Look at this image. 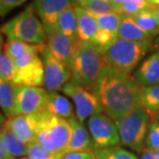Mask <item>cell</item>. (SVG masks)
<instances>
[{
    "mask_svg": "<svg viewBox=\"0 0 159 159\" xmlns=\"http://www.w3.org/2000/svg\"><path fill=\"white\" fill-rule=\"evenodd\" d=\"M0 33L7 39L31 44H45L47 39L45 29L36 16L33 3H30L22 12L0 26Z\"/></svg>",
    "mask_w": 159,
    "mask_h": 159,
    "instance_id": "cell-3",
    "label": "cell"
},
{
    "mask_svg": "<svg viewBox=\"0 0 159 159\" xmlns=\"http://www.w3.org/2000/svg\"><path fill=\"white\" fill-rule=\"evenodd\" d=\"M156 118H158V119H159V115H158V116H157V117H156Z\"/></svg>",
    "mask_w": 159,
    "mask_h": 159,
    "instance_id": "cell-47",
    "label": "cell"
},
{
    "mask_svg": "<svg viewBox=\"0 0 159 159\" xmlns=\"http://www.w3.org/2000/svg\"><path fill=\"white\" fill-rule=\"evenodd\" d=\"M133 19L139 27L150 35L152 38L159 35V21L154 12V8H148L134 15Z\"/></svg>",
    "mask_w": 159,
    "mask_h": 159,
    "instance_id": "cell-24",
    "label": "cell"
},
{
    "mask_svg": "<svg viewBox=\"0 0 159 159\" xmlns=\"http://www.w3.org/2000/svg\"><path fill=\"white\" fill-rule=\"evenodd\" d=\"M35 12L41 21L46 34L57 30L60 15L66 8L75 4L74 0H34L32 2Z\"/></svg>",
    "mask_w": 159,
    "mask_h": 159,
    "instance_id": "cell-12",
    "label": "cell"
},
{
    "mask_svg": "<svg viewBox=\"0 0 159 159\" xmlns=\"http://www.w3.org/2000/svg\"><path fill=\"white\" fill-rule=\"evenodd\" d=\"M0 110L6 118L16 116V84L0 78Z\"/></svg>",
    "mask_w": 159,
    "mask_h": 159,
    "instance_id": "cell-20",
    "label": "cell"
},
{
    "mask_svg": "<svg viewBox=\"0 0 159 159\" xmlns=\"http://www.w3.org/2000/svg\"><path fill=\"white\" fill-rule=\"evenodd\" d=\"M71 136V125L64 118L44 111L37 129L36 141L50 152L65 153Z\"/></svg>",
    "mask_w": 159,
    "mask_h": 159,
    "instance_id": "cell-6",
    "label": "cell"
},
{
    "mask_svg": "<svg viewBox=\"0 0 159 159\" xmlns=\"http://www.w3.org/2000/svg\"><path fill=\"white\" fill-rule=\"evenodd\" d=\"M71 125V136L65 152H93V145L89 129L76 117L68 120Z\"/></svg>",
    "mask_w": 159,
    "mask_h": 159,
    "instance_id": "cell-15",
    "label": "cell"
},
{
    "mask_svg": "<svg viewBox=\"0 0 159 159\" xmlns=\"http://www.w3.org/2000/svg\"><path fill=\"white\" fill-rule=\"evenodd\" d=\"M75 4L66 8L60 15L57 22V30H59L67 36L71 37V38L79 40L78 34H77L78 23H77V16L75 12V8H74Z\"/></svg>",
    "mask_w": 159,
    "mask_h": 159,
    "instance_id": "cell-22",
    "label": "cell"
},
{
    "mask_svg": "<svg viewBox=\"0 0 159 159\" xmlns=\"http://www.w3.org/2000/svg\"><path fill=\"white\" fill-rule=\"evenodd\" d=\"M41 113L30 115H16L8 118L3 126L16 134L23 142L30 144L36 141L37 129H38Z\"/></svg>",
    "mask_w": 159,
    "mask_h": 159,
    "instance_id": "cell-14",
    "label": "cell"
},
{
    "mask_svg": "<svg viewBox=\"0 0 159 159\" xmlns=\"http://www.w3.org/2000/svg\"><path fill=\"white\" fill-rule=\"evenodd\" d=\"M118 38L133 42H152V37L143 31L136 21L130 16H124L121 21L119 30H118Z\"/></svg>",
    "mask_w": 159,
    "mask_h": 159,
    "instance_id": "cell-18",
    "label": "cell"
},
{
    "mask_svg": "<svg viewBox=\"0 0 159 159\" xmlns=\"http://www.w3.org/2000/svg\"><path fill=\"white\" fill-rule=\"evenodd\" d=\"M48 91L34 86L16 85V115L39 114L46 111Z\"/></svg>",
    "mask_w": 159,
    "mask_h": 159,
    "instance_id": "cell-10",
    "label": "cell"
},
{
    "mask_svg": "<svg viewBox=\"0 0 159 159\" xmlns=\"http://www.w3.org/2000/svg\"><path fill=\"white\" fill-rule=\"evenodd\" d=\"M2 129H3V124H2V123H0V133L2 131Z\"/></svg>",
    "mask_w": 159,
    "mask_h": 159,
    "instance_id": "cell-44",
    "label": "cell"
},
{
    "mask_svg": "<svg viewBox=\"0 0 159 159\" xmlns=\"http://www.w3.org/2000/svg\"><path fill=\"white\" fill-rule=\"evenodd\" d=\"M134 77L143 87L159 84V49L149 56L139 66Z\"/></svg>",
    "mask_w": 159,
    "mask_h": 159,
    "instance_id": "cell-16",
    "label": "cell"
},
{
    "mask_svg": "<svg viewBox=\"0 0 159 159\" xmlns=\"http://www.w3.org/2000/svg\"><path fill=\"white\" fill-rule=\"evenodd\" d=\"M105 52L93 42L79 41L71 63V81L93 89L105 66Z\"/></svg>",
    "mask_w": 159,
    "mask_h": 159,
    "instance_id": "cell-2",
    "label": "cell"
},
{
    "mask_svg": "<svg viewBox=\"0 0 159 159\" xmlns=\"http://www.w3.org/2000/svg\"><path fill=\"white\" fill-rule=\"evenodd\" d=\"M142 104L152 119L159 115V84L143 87Z\"/></svg>",
    "mask_w": 159,
    "mask_h": 159,
    "instance_id": "cell-26",
    "label": "cell"
},
{
    "mask_svg": "<svg viewBox=\"0 0 159 159\" xmlns=\"http://www.w3.org/2000/svg\"><path fill=\"white\" fill-rule=\"evenodd\" d=\"M64 153H55L43 148L38 142H32L28 144L27 157L30 159H62Z\"/></svg>",
    "mask_w": 159,
    "mask_h": 159,
    "instance_id": "cell-29",
    "label": "cell"
},
{
    "mask_svg": "<svg viewBox=\"0 0 159 159\" xmlns=\"http://www.w3.org/2000/svg\"><path fill=\"white\" fill-rule=\"evenodd\" d=\"M93 154L97 159H139L134 153L120 146L94 150Z\"/></svg>",
    "mask_w": 159,
    "mask_h": 159,
    "instance_id": "cell-27",
    "label": "cell"
},
{
    "mask_svg": "<svg viewBox=\"0 0 159 159\" xmlns=\"http://www.w3.org/2000/svg\"><path fill=\"white\" fill-rule=\"evenodd\" d=\"M41 52L37 50L27 52L13 60L16 65V77L13 84L22 86L40 87L43 84L44 68Z\"/></svg>",
    "mask_w": 159,
    "mask_h": 159,
    "instance_id": "cell-7",
    "label": "cell"
},
{
    "mask_svg": "<svg viewBox=\"0 0 159 159\" xmlns=\"http://www.w3.org/2000/svg\"><path fill=\"white\" fill-rule=\"evenodd\" d=\"M5 116H4V115H2V113L1 112H0V123H2V124H4L5 123V118H4Z\"/></svg>",
    "mask_w": 159,
    "mask_h": 159,
    "instance_id": "cell-40",
    "label": "cell"
},
{
    "mask_svg": "<svg viewBox=\"0 0 159 159\" xmlns=\"http://www.w3.org/2000/svg\"><path fill=\"white\" fill-rule=\"evenodd\" d=\"M74 1H75V3H76V1H78V0H74Z\"/></svg>",
    "mask_w": 159,
    "mask_h": 159,
    "instance_id": "cell-46",
    "label": "cell"
},
{
    "mask_svg": "<svg viewBox=\"0 0 159 159\" xmlns=\"http://www.w3.org/2000/svg\"><path fill=\"white\" fill-rule=\"evenodd\" d=\"M0 159H15L7 151H6V149L1 143V141H0Z\"/></svg>",
    "mask_w": 159,
    "mask_h": 159,
    "instance_id": "cell-36",
    "label": "cell"
},
{
    "mask_svg": "<svg viewBox=\"0 0 159 159\" xmlns=\"http://www.w3.org/2000/svg\"><path fill=\"white\" fill-rule=\"evenodd\" d=\"M16 77V65L4 52H0V78L13 83Z\"/></svg>",
    "mask_w": 159,
    "mask_h": 159,
    "instance_id": "cell-30",
    "label": "cell"
},
{
    "mask_svg": "<svg viewBox=\"0 0 159 159\" xmlns=\"http://www.w3.org/2000/svg\"><path fill=\"white\" fill-rule=\"evenodd\" d=\"M93 16L96 18L100 29L108 30V31L112 32L118 36V30H119L123 15H120V13H108V15H100Z\"/></svg>",
    "mask_w": 159,
    "mask_h": 159,
    "instance_id": "cell-28",
    "label": "cell"
},
{
    "mask_svg": "<svg viewBox=\"0 0 159 159\" xmlns=\"http://www.w3.org/2000/svg\"><path fill=\"white\" fill-rule=\"evenodd\" d=\"M154 12H155V15H156L158 21H159V7H155L154 8Z\"/></svg>",
    "mask_w": 159,
    "mask_h": 159,
    "instance_id": "cell-41",
    "label": "cell"
},
{
    "mask_svg": "<svg viewBox=\"0 0 159 159\" xmlns=\"http://www.w3.org/2000/svg\"><path fill=\"white\" fill-rule=\"evenodd\" d=\"M153 42H133L116 38L105 52L107 65L123 73L130 74L143 57L153 49Z\"/></svg>",
    "mask_w": 159,
    "mask_h": 159,
    "instance_id": "cell-5",
    "label": "cell"
},
{
    "mask_svg": "<svg viewBox=\"0 0 159 159\" xmlns=\"http://www.w3.org/2000/svg\"><path fill=\"white\" fill-rule=\"evenodd\" d=\"M145 149L150 151H159V119L151 120L146 138Z\"/></svg>",
    "mask_w": 159,
    "mask_h": 159,
    "instance_id": "cell-32",
    "label": "cell"
},
{
    "mask_svg": "<svg viewBox=\"0 0 159 159\" xmlns=\"http://www.w3.org/2000/svg\"><path fill=\"white\" fill-rule=\"evenodd\" d=\"M20 159H30L29 157H27V156H25V157H22V158H20Z\"/></svg>",
    "mask_w": 159,
    "mask_h": 159,
    "instance_id": "cell-45",
    "label": "cell"
},
{
    "mask_svg": "<svg viewBox=\"0 0 159 159\" xmlns=\"http://www.w3.org/2000/svg\"><path fill=\"white\" fill-rule=\"evenodd\" d=\"M62 159H96L93 152H65Z\"/></svg>",
    "mask_w": 159,
    "mask_h": 159,
    "instance_id": "cell-35",
    "label": "cell"
},
{
    "mask_svg": "<svg viewBox=\"0 0 159 159\" xmlns=\"http://www.w3.org/2000/svg\"><path fill=\"white\" fill-rule=\"evenodd\" d=\"M27 0H0V18H4L13 8L22 5Z\"/></svg>",
    "mask_w": 159,
    "mask_h": 159,
    "instance_id": "cell-34",
    "label": "cell"
},
{
    "mask_svg": "<svg viewBox=\"0 0 159 159\" xmlns=\"http://www.w3.org/2000/svg\"><path fill=\"white\" fill-rule=\"evenodd\" d=\"M96 159H97V158H96Z\"/></svg>",
    "mask_w": 159,
    "mask_h": 159,
    "instance_id": "cell-48",
    "label": "cell"
},
{
    "mask_svg": "<svg viewBox=\"0 0 159 159\" xmlns=\"http://www.w3.org/2000/svg\"><path fill=\"white\" fill-rule=\"evenodd\" d=\"M120 13L124 16H134L137 13L148 8H153L147 0H128L127 2L119 5Z\"/></svg>",
    "mask_w": 159,
    "mask_h": 159,
    "instance_id": "cell-31",
    "label": "cell"
},
{
    "mask_svg": "<svg viewBox=\"0 0 159 159\" xmlns=\"http://www.w3.org/2000/svg\"><path fill=\"white\" fill-rule=\"evenodd\" d=\"M3 46H4V40H3V35L0 33V52L3 48Z\"/></svg>",
    "mask_w": 159,
    "mask_h": 159,
    "instance_id": "cell-39",
    "label": "cell"
},
{
    "mask_svg": "<svg viewBox=\"0 0 159 159\" xmlns=\"http://www.w3.org/2000/svg\"><path fill=\"white\" fill-rule=\"evenodd\" d=\"M46 37V46L52 55L70 68L79 40L71 38L59 30L47 33Z\"/></svg>",
    "mask_w": 159,
    "mask_h": 159,
    "instance_id": "cell-13",
    "label": "cell"
},
{
    "mask_svg": "<svg viewBox=\"0 0 159 159\" xmlns=\"http://www.w3.org/2000/svg\"><path fill=\"white\" fill-rule=\"evenodd\" d=\"M45 46L46 44H31V43L23 42L20 40L7 39V41L4 43V46H3V52L11 59L15 60L23 53L32 52V50H37V52L42 53Z\"/></svg>",
    "mask_w": 159,
    "mask_h": 159,
    "instance_id": "cell-25",
    "label": "cell"
},
{
    "mask_svg": "<svg viewBox=\"0 0 159 159\" xmlns=\"http://www.w3.org/2000/svg\"><path fill=\"white\" fill-rule=\"evenodd\" d=\"M151 120V116L143 106L115 120L121 144L141 154L145 149Z\"/></svg>",
    "mask_w": 159,
    "mask_h": 159,
    "instance_id": "cell-4",
    "label": "cell"
},
{
    "mask_svg": "<svg viewBox=\"0 0 159 159\" xmlns=\"http://www.w3.org/2000/svg\"><path fill=\"white\" fill-rule=\"evenodd\" d=\"M40 57L42 59L43 68H44V78H43L44 89L47 91L62 90L63 87L70 82L72 78L70 68L56 59L47 48V46H45Z\"/></svg>",
    "mask_w": 159,
    "mask_h": 159,
    "instance_id": "cell-11",
    "label": "cell"
},
{
    "mask_svg": "<svg viewBox=\"0 0 159 159\" xmlns=\"http://www.w3.org/2000/svg\"><path fill=\"white\" fill-rule=\"evenodd\" d=\"M147 1L150 3V5L153 8L155 7H159V0H147Z\"/></svg>",
    "mask_w": 159,
    "mask_h": 159,
    "instance_id": "cell-37",
    "label": "cell"
},
{
    "mask_svg": "<svg viewBox=\"0 0 159 159\" xmlns=\"http://www.w3.org/2000/svg\"><path fill=\"white\" fill-rule=\"evenodd\" d=\"M103 113L115 121L136 108L143 106V86L134 76L106 65L93 87Z\"/></svg>",
    "mask_w": 159,
    "mask_h": 159,
    "instance_id": "cell-1",
    "label": "cell"
},
{
    "mask_svg": "<svg viewBox=\"0 0 159 159\" xmlns=\"http://www.w3.org/2000/svg\"><path fill=\"white\" fill-rule=\"evenodd\" d=\"M0 141L6 151L15 159L16 157H25L27 155L28 144L23 142L16 134H13L11 130L7 129L4 126L0 133Z\"/></svg>",
    "mask_w": 159,
    "mask_h": 159,
    "instance_id": "cell-21",
    "label": "cell"
},
{
    "mask_svg": "<svg viewBox=\"0 0 159 159\" xmlns=\"http://www.w3.org/2000/svg\"><path fill=\"white\" fill-rule=\"evenodd\" d=\"M74 8H75L77 23H78L77 34H78L79 41L91 42L94 35L97 34V32L100 29L96 18L77 4H75Z\"/></svg>",
    "mask_w": 159,
    "mask_h": 159,
    "instance_id": "cell-17",
    "label": "cell"
},
{
    "mask_svg": "<svg viewBox=\"0 0 159 159\" xmlns=\"http://www.w3.org/2000/svg\"><path fill=\"white\" fill-rule=\"evenodd\" d=\"M76 4L93 16L120 13L119 5L114 4L110 0H78Z\"/></svg>",
    "mask_w": 159,
    "mask_h": 159,
    "instance_id": "cell-23",
    "label": "cell"
},
{
    "mask_svg": "<svg viewBox=\"0 0 159 159\" xmlns=\"http://www.w3.org/2000/svg\"><path fill=\"white\" fill-rule=\"evenodd\" d=\"M155 46H156V47H158V49H159V36L157 37L156 41H155Z\"/></svg>",
    "mask_w": 159,
    "mask_h": 159,
    "instance_id": "cell-42",
    "label": "cell"
},
{
    "mask_svg": "<svg viewBox=\"0 0 159 159\" xmlns=\"http://www.w3.org/2000/svg\"><path fill=\"white\" fill-rule=\"evenodd\" d=\"M155 154V159H159V151H154Z\"/></svg>",
    "mask_w": 159,
    "mask_h": 159,
    "instance_id": "cell-43",
    "label": "cell"
},
{
    "mask_svg": "<svg viewBox=\"0 0 159 159\" xmlns=\"http://www.w3.org/2000/svg\"><path fill=\"white\" fill-rule=\"evenodd\" d=\"M111 2L114 3V4H117V5H122L123 3L127 2L128 0H110Z\"/></svg>",
    "mask_w": 159,
    "mask_h": 159,
    "instance_id": "cell-38",
    "label": "cell"
},
{
    "mask_svg": "<svg viewBox=\"0 0 159 159\" xmlns=\"http://www.w3.org/2000/svg\"><path fill=\"white\" fill-rule=\"evenodd\" d=\"M62 91L71 98L75 106V117L81 123L91 116L103 113L100 101L93 89L70 81L63 87Z\"/></svg>",
    "mask_w": 159,
    "mask_h": 159,
    "instance_id": "cell-8",
    "label": "cell"
},
{
    "mask_svg": "<svg viewBox=\"0 0 159 159\" xmlns=\"http://www.w3.org/2000/svg\"><path fill=\"white\" fill-rule=\"evenodd\" d=\"M87 129L93 141V151L116 147L121 143L115 121L105 113L91 116L87 120Z\"/></svg>",
    "mask_w": 159,
    "mask_h": 159,
    "instance_id": "cell-9",
    "label": "cell"
},
{
    "mask_svg": "<svg viewBox=\"0 0 159 159\" xmlns=\"http://www.w3.org/2000/svg\"><path fill=\"white\" fill-rule=\"evenodd\" d=\"M46 111L55 116L67 120L75 117V111L71 102L57 91H48Z\"/></svg>",
    "mask_w": 159,
    "mask_h": 159,
    "instance_id": "cell-19",
    "label": "cell"
},
{
    "mask_svg": "<svg viewBox=\"0 0 159 159\" xmlns=\"http://www.w3.org/2000/svg\"><path fill=\"white\" fill-rule=\"evenodd\" d=\"M117 35L114 33L108 31V30L99 29V31L97 32V34L94 35L93 42V44H96L99 48H101L104 52H106V50L112 45V43L116 40Z\"/></svg>",
    "mask_w": 159,
    "mask_h": 159,
    "instance_id": "cell-33",
    "label": "cell"
}]
</instances>
